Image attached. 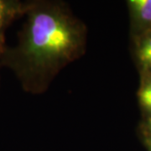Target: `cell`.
<instances>
[{
    "label": "cell",
    "mask_w": 151,
    "mask_h": 151,
    "mask_svg": "<svg viewBox=\"0 0 151 151\" xmlns=\"http://www.w3.org/2000/svg\"><path fill=\"white\" fill-rule=\"evenodd\" d=\"M79 45L69 19L54 11H40L31 18L24 53L30 63L46 67L68 60Z\"/></svg>",
    "instance_id": "1"
},
{
    "label": "cell",
    "mask_w": 151,
    "mask_h": 151,
    "mask_svg": "<svg viewBox=\"0 0 151 151\" xmlns=\"http://www.w3.org/2000/svg\"><path fill=\"white\" fill-rule=\"evenodd\" d=\"M129 3L135 15L140 20L151 23V0H131Z\"/></svg>",
    "instance_id": "2"
},
{
    "label": "cell",
    "mask_w": 151,
    "mask_h": 151,
    "mask_svg": "<svg viewBox=\"0 0 151 151\" xmlns=\"http://www.w3.org/2000/svg\"><path fill=\"white\" fill-rule=\"evenodd\" d=\"M139 59L145 68L151 69V36L146 38L139 48Z\"/></svg>",
    "instance_id": "3"
},
{
    "label": "cell",
    "mask_w": 151,
    "mask_h": 151,
    "mask_svg": "<svg viewBox=\"0 0 151 151\" xmlns=\"http://www.w3.org/2000/svg\"><path fill=\"white\" fill-rule=\"evenodd\" d=\"M9 11V9L8 8L7 4L4 3V1H0V26L2 25V24L4 21V19L8 15Z\"/></svg>",
    "instance_id": "4"
},
{
    "label": "cell",
    "mask_w": 151,
    "mask_h": 151,
    "mask_svg": "<svg viewBox=\"0 0 151 151\" xmlns=\"http://www.w3.org/2000/svg\"><path fill=\"white\" fill-rule=\"evenodd\" d=\"M141 103H143L146 108L151 110V97L150 96H139Z\"/></svg>",
    "instance_id": "5"
},
{
    "label": "cell",
    "mask_w": 151,
    "mask_h": 151,
    "mask_svg": "<svg viewBox=\"0 0 151 151\" xmlns=\"http://www.w3.org/2000/svg\"><path fill=\"white\" fill-rule=\"evenodd\" d=\"M139 96H150L151 97V83L145 86L139 92Z\"/></svg>",
    "instance_id": "6"
},
{
    "label": "cell",
    "mask_w": 151,
    "mask_h": 151,
    "mask_svg": "<svg viewBox=\"0 0 151 151\" xmlns=\"http://www.w3.org/2000/svg\"><path fill=\"white\" fill-rule=\"evenodd\" d=\"M147 144H148V146L150 148V150L151 151V139H149V140L147 141Z\"/></svg>",
    "instance_id": "7"
},
{
    "label": "cell",
    "mask_w": 151,
    "mask_h": 151,
    "mask_svg": "<svg viewBox=\"0 0 151 151\" xmlns=\"http://www.w3.org/2000/svg\"><path fill=\"white\" fill-rule=\"evenodd\" d=\"M150 129H151V119L150 120Z\"/></svg>",
    "instance_id": "8"
}]
</instances>
